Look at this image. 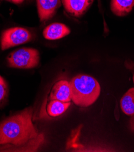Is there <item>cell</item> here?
<instances>
[{
	"label": "cell",
	"instance_id": "6da1fadb",
	"mask_svg": "<svg viewBox=\"0 0 134 152\" xmlns=\"http://www.w3.org/2000/svg\"><path fill=\"white\" fill-rule=\"evenodd\" d=\"M33 109L14 114L0 124V150L33 151L44 141V136L33 124Z\"/></svg>",
	"mask_w": 134,
	"mask_h": 152
},
{
	"label": "cell",
	"instance_id": "7a4b0ae2",
	"mask_svg": "<svg viewBox=\"0 0 134 152\" xmlns=\"http://www.w3.org/2000/svg\"><path fill=\"white\" fill-rule=\"evenodd\" d=\"M71 99L80 107H88L92 105L99 98L100 86L93 77L88 75H79L70 83Z\"/></svg>",
	"mask_w": 134,
	"mask_h": 152
},
{
	"label": "cell",
	"instance_id": "3957f363",
	"mask_svg": "<svg viewBox=\"0 0 134 152\" xmlns=\"http://www.w3.org/2000/svg\"><path fill=\"white\" fill-rule=\"evenodd\" d=\"M39 53L32 48H22L12 52L7 57L10 67L17 69H32L39 63Z\"/></svg>",
	"mask_w": 134,
	"mask_h": 152
},
{
	"label": "cell",
	"instance_id": "277c9868",
	"mask_svg": "<svg viewBox=\"0 0 134 152\" xmlns=\"http://www.w3.org/2000/svg\"><path fill=\"white\" fill-rule=\"evenodd\" d=\"M33 38L32 34L28 30L22 27H13L3 33L1 46L3 50L30 41Z\"/></svg>",
	"mask_w": 134,
	"mask_h": 152
},
{
	"label": "cell",
	"instance_id": "5b68a950",
	"mask_svg": "<svg viewBox=\"0 0 134 152\" xmlns=\"http://www.w3.org/2000/svg\"><path fill=\"white\" fill-rule=\"evenodd\" d=\"M38 12L41 22L51 19L60 7L61 0H36Z\"/></svg>",
	"mask_w": 134,
	"mask_h": 152
},
{
	"label": "cell",
	"instance_id": "8992f818",
	"mask_svg": "<svg viewBox=\"0 0 134 152\" xmlns=\"http://www.w3.org/2000/svg\"><path fill=\"white\" fill-rule=\"evenodd\" d=\"M62 1L67 12L79 17L86 12L94 0H62Z\"/></svg>",
	"mask_w": 134,
	"mask_h": 152
},
{
	"label": "cell",
	"instance_id": "52a82bcc",
	"mask_svg": "<svg viewBox=\"0 0 134 152\" xmlns=\"http://www.w3.org/2000/svg\"><path fill=\"white\" fill-rule=\"evenodd\" d=\"M50 98L51 100L55 99L62 102H70L71 99L70 83L65 80H61L56 83L51 89Z\"/></svg>",
	"mask_w": 134,
	"mask_h": 152
},
{
	"label": "cell",
	"instance_id": "ba28073f",
	"mask_svg": "<svg viewBox=\"0 0 134 152\" xmlns=\"http://www.w3.org/2000/svg\"><path fill=\"white\" fill-rule=\"evenodd\" d=\"M70 33V28L62 23H53L44 29L43 35L49 40H56L62 38Z\"/></svg>",
	"mask_w": 134,
	"mask_h": 152
},
{
	"label": "cell",
	"instance_id": "9c48e42d",
	"mask_svg": "<svg viewBox=\"0 0 134 152\" xmlns=\"http://www.w3.org/2000/svg\"><path fill=\"white\" fill-rule=\"evenodd\" d=\"M133 6L134 0H111V10L117 16H125L132 10Z\"/></svg>",
	"mask_w": 134,
	"mask_h": 152
},
{
	"label": "cell",
	"instance_id": "30bf717a",
	"mask_svg": "<svg viewBox=\"0 0 134 152\" xmlns=\"http://www.w3.org/2000/svg\"><path fill=\"white\" fill-rule=\"evenodd\" d=\"M70 102H62L58 100H51L47 106V112L49 116L57 117L63 114L70 107Z\"/></svg>",
	"mask_w": 134,
	"mask_h": 152
},
{
	"label": "cell",
	"instance_id": "8fae6325",
	"mask_svg": "<svg viewBox=\"0 0 134 152\" xmlns=\"http://www.w3.org/2000/svg\"><path fill=\"white\" fill-rule=\"evenodd\" d=\"M123 112L127 115L134 114V88H130L120 101Z\"/></svg>",
	"mask_w": 134,
	"mask_h": 152
},
{
	"label": "cell",
	"instance_id": "7c38bea8",
	"mask_svg": "<svg viewBox=\"0 0 134 152\" xmlns=\"http://www.w3.org/2000/svg\"><path fill=\"white\" fill-rule=\"evenodd\" d=\"M9 95V87L5 80L0 75V107L5 104Z\"/></svg>",
	"mask_w": 134,
	"mask_h": 152
},
{
	"label": "cell",
	"instance_id": "4fadbf2b",
	"mask_svg": "<svg viewBox=\"0 0 134 152\" xmlns=\"http://www.w3.org/2000/svg\"><path fill=\"white\" fill-rule=\"evenodd\" d=\"M6 1L14 4H21L24 1V0H6Z\"/></svg>",
	"mask_w": 134,
	"mask_h": 152
},
{
	"label": "cell",
	"instance_id": "5bb4252c",
	"mask_svg": "<svg viewBox=\"0 0 134 152\" xmlns=\"http://www.w3.org/2000/svg\"><path fill=\"white\" fill-rule=\"evenodd\" d=\"M133 83H134V74L133 75Z\"/></svg>",
	"mask_w": 134,
	"mask_h": 152
},
{
	"label": "cell",
	"instance_id": "9a60e30c",
	"mask_svg": "<svg viewBox=\"0 0 134 152\" xmlns=\"http://www.w3.org/2000/svg\"><path fill=\"white\" fill-rule=\"evenodd\" d=\"M98 1H99V5H100V0H98Z\"/></svg>",
	"mask_w": 134,
	"mask_h": 152
}]
</instances>
